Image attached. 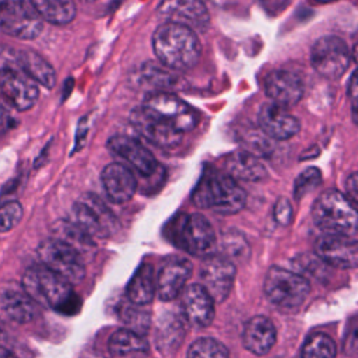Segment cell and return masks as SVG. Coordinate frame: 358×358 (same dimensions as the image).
<instances>
[{
    "mask_svg": "<svg viewBox=\"0 0 358 358\" xmlns=\"http://www.w3.org/2000/svg\"><path fill=\"white\" fill-rule=\"evenodd\" d=\"M6 119H7V110H6V108H4V106L1 105V102H0V124L4 123Z\"/></svg>",
    "mask_w": 358,
    "mask_h": 358,
    "instance_id": "f6af8a7d",
    "label": "cell"
},
{
    "mask_svg": "<svg viewBox=\"0 0 358 358\" xmlns=\"http://www.w3.org/2000/svg\"><path fill=\"white\" fill-rule=\"evenodd\" d=\"M274 218L281 225H288L292 220V207L287 197H280L274 206Z\"/></svg>",
    "mask_w": 358,
    "mask_h": 358,
    "instance_id": "74e56055",
    "label": "cell"
},
{
    "mask_svg": "<svg viewBox=\"0 0 358 358\" xmlns=\"http://www.w3.org/2000/svg\"><path fill=\"white\" fill-rule=\"evenodd\" d=\"M0 312L15 323H28L36 315V303L25 289L14 284L4 285L0 289Z\"/></svg>",
    "mask_w": 358,
    "mask_h": 358,
    "instance_id": "603a6c76",
    "label": "cell"
},
{
    "mask_svg": "<svg viewBox=\"0 0 358 358\" xmlns=\"http://www.w3.org/2000/svg\"><path fill=\"white\" fill-rule=\"evenodd\" d=\"M192 273V263L185 257L172 256L159 268L155 280V292L162 301L175 299L185 288Z\"/></svg>",
    "mask_w": 358,
    "mask_h": 358,
    "instance_id": "d6986e66",
    "label": "cell"
},
{
    "mask_svg": "<svg viewBox=\"0 0 358 358\" xmlns=\"http://www.w3.org/2000/svg\"><path fill=\"white\" fill-rule=\"evenodd\" d=\"M206 7H214V8H227L234 3V0H200Z\"/></svg>",
    "mask_w": 358,
    "mask_h": 358,
    "instance_id": "7bdbcfd3",
    "label": "cell"
},
{
    "mask_svg": "<svg viewBox=\"0 0 358 358\" xmlns=\"http://www.w3.org/2000/svg\"><path fill=\"white\" fill-rule=\"evenodd\" d=\"M143 106L162 117L180 133L194 129L199 123L197 112L172 92H152L145 98Z\"/></svg>",
    "mask_w": 358,
    "mask_h": 358,
    "instance_id": "8fae6325",
    "label": "cell"
},
{
    "mask_svg": "<svg viewBox=\"0 0 358 358\" xmlns=\"http://www.w3.org/2000/svg\"><path fill=\"white\" fill-rule=\"evenodd\" d=\"M348 95H350V99H351L352 117H354V122H357V76H355V71L351 74L350 87H348Z\"/></svg>",
    "mask_w": 358,
    "mask_h": 358,
    "instance_id": "60d3db41",
    "label": "cell"
},
{
    "mask_svg": "<svg viewBox=\"0 0 358 358\" xmlns=\"http://www.w3.org/2000/svg\"><path fill=\"white\" fill-rule=\"evenodd\" d=\"M187 358H229V352L227 347L218 340L211 337H201L190 345Z\"/></svg>",
    "mask_w": 358,
    "mask_h": 358,
    "instance_id": "836d02e7",
    "label": "cell"
},
{
    "mask_svg": "<svg viewBox=\"0 0 358 358\" xmlns=\"http://www.w3.org/2000/svg\"><path fill=\"white\" fill-rule=\"evenodd\" d=\"M168 238L185 252L210 257L215 249V234L210 221L201 214H178L168 224Z\"/></svg>",
    "mask_w": 358,
    "mask_h": 358,
    "instance_id": "5b68a950",
    "label": "cell"
},
{
    "mask_svg": "<svg viewBox=\"0 0 358 358\" xmlns=\"http://www.w3.org/2000/svg\"><path fill=\"white\" fill-rule=\"evenodd\" d=\"M322 182V173L320 169L316 166H309L303 169L298 178L295 179V186H294V196L296 199L305 196L306 193L312 192L316 189Z\"/></svg>",
    "mask_w": 358,
    "mask_h": 358,
    "instance_id": "e575fe53",
    "label": "cell"
},
{
    "mask_svg": "<svg viewBox=\"0 0 358 358\" xmlns=\"http://www.w3.org/2000/svg\"><path fill=\"white\" fill-rule=\"evenodd\" d=\"M84 1H95V0H84Z\"/></svg>",
    "mask_w": 358,
    "mask_h": 358,
    "instance_id": "7dc6e473",
    "label": "cell"
},
{
    "mask_svg": "<svg viewBox=\"0 0 358 358\" xmlns=\"http://www.w3.org/2000/svg\"><path fill=\"white\" fill-rule=\"evenodd\" d=\"M152 49L162 66L176 71L196 66L201 53L197 34L172 22H164L154 31Z\"/></svg>",
    "mask_w": 358,
    "mask_h": 358,
    "instance_id": "6da1fadb",
    "label": "cell"
},
{
    "mask_svg": "<svg viewBox=\"0 0 358 358\" xmlns=\"http://www.w3.org/2000/svg\"><path fill=\"white\" fill-rule=\"evenodd\" d=\"M317 257L338 268H354L357 266V242L354 238L324 234L315 242Z\"/></svg>",
    "mask_w": 358,
    "mask_h": 358,
    "instance_id": "2e32d148",
    "label": "cell"
},
{
    "mask_svg": "<svg viewBox=\"0 0 358 358\" xmlns=\"http://www.w3.org/2000/svg\"><path fill=\"white\" fill-rule=\"evenodd\" d=\"M22 288L35 303L73 315L80 309V298L71 284L43 264L29 267L22 277Z\"/></svg>",
    "mask_w": 358,
    "mask_h": 358,
    "instance_id": "7a4b0ae2",
    "label": "cell"
},
{
    "mask_svg": "<svg viewBox=\"0 0 358 358\" xmlns=\"http://www.w3.org/2000/svg\"><path fill=\"white\" fill-rule=\"evenodd\" d=\"M126 294L133 305H147L155 295V274L151 264H143L127 284Z\"/></svg>",
    "mask_w": 358,
    "mask_h": 358,
    "instance_id": "4316f807",
    "label": "cell"
},
{
    "mask_svg": "<svg viewBox=\"0 0 358 358\" xmlns=\"http://www.w3.org/2000/svg\"><path fill=\"white\" fill-rule=\"evenodd\" d=\"M257 122L262 131L274 140H287L298 134L301 124L299 120L288 113L285 108L273 102L263 103L257 113Z\"/></svg>",
    "mask_w": 358,
    "mask_h": 358,
    "instance_id": "ffe728a7",
    "label": "cell"
},
{
    "mask_svg": "<svg viewBox=\"0 0 358 358\" xmlns=\"http://www.w3.org/2000/svg\"><path fill=\"white\" fill-rule=\"evenodd\" d=\"M15 60L17 67L36 84H41L45 88H53V85L56 84L55 69L39 53L28 49H21L17 50Z\"/></svg>",
    "mask_w": 358,
    "mask_h": 358,
    "instance_id": "d4e9b609",
    "label": "cell"
},
{
    "mask_svg": "<svg viewBox=\"0 0 358 358\" xmlns=\"http://www.w3.org/2000/svg\"><path fill=\"white\" fill-rule=\"evenodd\" d=\"M264 91L273 103L288 108L302 99L303 83L289 70H274L264 80Z\"/></svg>",
    "mask_w": 358,
    "mask_h": 358,
    "instance_id": "ac0fdd59",
    "label": "cell"
},
{
    "mask_svg": "<svg viewBox=\"0 0 358 358\" xmlns=\"http://www.w3.org/2000/svg\"><path fill=\"white\" fill-rule=\"evenodd\" d=\"M185 324L180 317L172 313L165 315L158 324V331L155 336V344L164 354L172 352L183 340Z\"/></svg>",
    "mask_w": 358,
    "mask_h": 358,
    "instance_id": "f1b7e54d",
    "label": "cell"
},
{
    "mask_svg": "<svg viewBox=\"0 0 358 358\" xmlns=\"http://www.w3.org/2000/svg\"><path fill=\"white\" fill-rule=\"evenodd\" d=\"M260 4L264 7V10L270 14H277L280 13L288 0H259Z\"/></svg>",
    "mask_w": 358,
    "mask_h": 358,
    "instance_id": "b9f144b4",
    "label": "cell"
},
{
    "mask_svg": "<svg viewBox=\"0 0 358 358\" xmlns=\"http://www.w3.org/2000/svg\"><path fill=\"white\" fill-rule=\"evenodd\" d=\"M182 310L186 320L196 327H207L214 319V301L200 284L182 291Z\"/></svg>",
    "mask_w": 358,
    "mask_h": 358,
    "instance_id": "44dd1931",
    "label": "cell"
},
{
    "mask_svg": "<svg viewBox=\"0 0 358 358\" xmlns=\"http://www.w3.org/2000/svg\"><path fill=\"white\" fill-rule=\"evenodd\" d=\"M225 168L231 178L257 182L267 176L264 165L256 154L250 151H235L225 158Z\"/></svg>",
    "mask_w": 358,
    "mask_h": 358,
    "instance_id": "484cf974",
    "label": "cell"
},
{
    "mask_svg": "<svg viewBox=\"0 0 358 358\" xmlns=\"http://www.w3.org/2000/svg\"><path fill=\"white\" fill-rule=\"evenodd\" d=\"M15 53L17 50L6 46V45H0V70L7 69V67H17V60H15Z\"/></svg>",
    "mask_w": 358,
    "mask_h": 358,
    "instance_id": "f35d334b",
    "label": "cell"
},
{
    "mask_svg": "<svg viewBox=\"0 0 358 358\" xmlns=\"http://www.w3.org/2000/svg\"><path fill=\"white\" fill-rule=\"evenodd\" d=\"M122 319L127 323L130 330H133L138 334H143L144 330H147V327L150 324V315L136 306L124 308Z\"/></svg>",
    "mask_w": 358,
    "mask_h": 358,
    "instance_id": "8d00e7d4",
    "label": "cell"
},
{
    "mask_svg": "<svg viewBox=\"0 0 358 358\" xmlns=\"http://www.w3.org/2000/svg\"><path fill=\"white\" fill-rule=\"evenodd\" d=\"M0 94L17 110L31 109L39 98L36 83L15 67L0 70Z\"/></svg>",
    "mask_w": 358,
    "mask_h": 358,
    "instance_id": "5bb4252c",
    "label": "cell"
},
{
    "mask_svg": "<svg viewBox=\"0 0 358 358\" xmlns=\"http://www.w3.org/2000/svg\"><path fill=\"white\" fill-rule=\"evenodd\" d=\"M0 358H17L10 350L0 345Z\"/></svg>",
    "mask_w": 358,
    "mask_h": 358,
    "instance_id": "ee69618b",
    "label": "cell"
},
{
    "mask_svg": "<svg viewBox=\"0 0 358 358\" xmlns=\"http://www.w3.org/2000/svg\"><path fill=\"white\" fill-rule=\"evenodd\" d=\"M1 32L20 39H34L42 32V18L32 0H0Z\"/></svg>",
    "mask_w": 358,
    "mask_h": 358,
    "instance_id": "9c48e42d",
    "label": "cell"
},
{
    "mask_svg": "<svg viewBox=\"0 0 358 358\" xmlns=\"http://www.w3.org/2000/svg\"><path fill=\"white\" fill-rule=\"evenodd\" d=\"M138 81L155 90V92H169V90L178 85V77H175L165 66H158L154 63H145L138 71Z\"/></svg>",
    "mask_w": 358,
    "mask_h": 358,
    "instance_id": "4dcf8cb0",
    "label": "cell"
},
{
    "mask_svg": "<svg viewBox=\"0 0 358 358\" xmlns=\"http://www.w3.org/2000/svg\"><path fill=\"white\" fill-rule=\"evenodd\" d=\"M71 221L94 238H108L116 232L119 222L108 206L95 194H83L71 208Z\"/></svg>",
    "mask_w": 358,
    "mask_h": 358,
    "instance_id": "52a82bcc",
    "label": "cell"
},
{
    "mask_svg": "<svg viewBox=\"0 0 358 358\" xmlns=\"http://www.w3.org/2000/svg\"><path fill=\"white\" fill-rule=\"evenodd\" d=\"M130 122L141 137L159 148L176 147L183 137V133L143 105L131 110Z\"/></svg>",
    "mask_w": 358,
    "mask_h": 358,
    "instance_id": "7c38bea8",
    "label": "cell"
},
{
    "mask_svg": "<svg viewBox=\"0 0 358 358\" xmlns=\"http://www.w3.org/2000/svg\"><path fill=\"white\" fill-rule=\"evenodd\" d=\"M157 13L166 22L186 27L193 32H204L210 25L208 8L200 0H161Z\"/></svg>",
    "mask_w": 358,
    "mask_h": 358,
    "instance_id": "4fadbf2b",
    "label": "cell"
},
{
    "mask_svg": "<svg viewBox=\"0 0 358 358\" xmlns=\"http://www.w3.org/2000/svg\"><path fill=\"white\" fill-rule=\"evenodd\" d=\"M22 218V206L18 201H8L0 206V232L11 231Z\"/></svg>",
    "mask_w": 358,
    "mask_h": 358,
    "instance_id": "d590c367",
    "label": "cell"
},
{
    "mask_svg": "<svg viewBox=\"0 0 358 358\" xmlns=\"http://www.w3.org/2000/svg\"><path fill=\"white\" fill-rule=\"evenodd\" d=\"M336 354L333 338L323 333L309 336L301 348V358H336Z\"/></svg>",
    "mask_w": 358,
    "mask_h": 358,
    "instance_id": "d6a6232c",
    "label": "cell"
},
{
    "mask_svg": "<svg viewBox=\"0 0 358 358\" xmlns=\"http://www.w3.org/2000/svg\"><path fill=\"white\" fill-rule=\"evenodd\" d=\"M42 21L56 25H66L76 17L74 0H32Z\"/></svg>",
    "mask_w": 358,
    "mask_h": 358,
    "instance_id": "83f0119b",
    "label": "cell"
},
{
    "mask_svg": "<svg viewBox=\"0 0 358 358\" xmlns=\"http://www.w3.org/2000/svg\"><path fill=\"white\" fill-rule=\"evenodd\" d=\"M55 238L66 242L71 248H74L80 255L88 253L94 249V239L85 234L80 227H77L73 221H57L53 225Z\"/></svg>",
    "mask_w": 358,
    "mask_h": 358,
    "instance_id": "f546056e",
    "label": "cell"
},
{
    "mask_svg": "<svg viewBox=\"0 0 358 358\" xmlns=\"http://www.w3.org/2000/svg\"><path fill=\"white\" fill-rule=\"evenodd\" d=\"M101 179L108 197L113 203L122 204L134 196L137 182L126 165L119 162L108 164L101 173Z\"/></svg>",
    "mask_w": 358,
    "mask_h": 358,
    "instance_id": "7402d4cb",
    "label": "cell"
},
{
    "mask_svg": "<svg viewBox=\"0 0 358 358\" xmlns=\"http://www.w3.org/2000/svg\"><path fill=\"white\" fill-rule=\"evenodd\" d=\"M345 189H347V199L355 206L357 203V196H358V180H357V173L352 172L345 182Z\"/></svg>",
    "mask_w": 358,
    "mask_h": 358,
    "instance_id": "ab89813d",
    "label": "cell"
},
{
    "mask_svg": "<svg viewBox=\"0 0 358 358\" xmlns=\"http://www.w3.org/2000/svg\"><path fill=\"white\" fill-rule=\"evenodd\" d=\"M106 145L113 154L127 161L140 175L150 176L157 172L158 161L138 140L124 134H115L108 140Z\"/></svg>",
    "mask_w": 358,
    "mask_h": 358,
    "instance_id": "e0dca14e",
    "label": "cell"
},
{
    "mask_svg": "<svg viewBox=\"0 0 358 358\" xmlns=\"http://www.w3.org/2000/svg\"><path fill=\"white\" fill-rule=\"evenodd\" d=\"M277 340L273 322L266 316H253L243 329V347L255 355L267 354Z\"/></svg>",
    "mask_w": 358,
    "mask_h": 358,
    "instance_id": "cb8c5ba5",
    "label": "cell"
},
{
    "mask_svg": "<svg viewBox=\"0 0 358 358\" xmlns=\"http://www.w3.org/2000/svg\"><path fill=\"white\" fill-rule=\"evenodd\" d=\"M351 62L347 43L334 35L319 38L310 49L312 67L330 80L341 77Z\"/></svg>",
    "mask_w": 358,
    "mask_h": 358,
    "instance_id": "30bf717a",
    "label": "cell"
},
{
    "mask_svg": "<svg viewBox=\"0 0 358 358\" xmlns=\"http://www.w3.org/2000/svg\"><path fill=\"white\" fill-rule=\"evenodd\" d=\"M264 292L274 306L292 312L302 306L310 292V285L305 277L273 266L264 278Z\"/></svg>",
    "mask_w": 358,
    "mask_h": 358,
    "instance_id": "8992f818",
    "label": "cell"
},
{
    "mask_svg": "<svg viewBox=\"0 0 358 358\" xmlns=\"http://www.w3.org/2000/svg\"><path fill=\"white\" fill-rule=\"evenodd\" d=\"M108 347L113 355H126L131 352L145 351L147 343L141 334L130 329H120L110 336Z\"/></svg>",
    "mask_w": 358,
    "mask_h": 358,
    "instance_id": "1f68e13d",
    "label": "cell"
},
{
    "mask_svg": "<svg viewBox=\"0 0 358 358\" xmlns=\"http://www.w3.org/2000/svg\"><path fill=\"white\" fill-rule=\"evenodd\" d=\"M0 32H1V27H0Z\"/></svg>",
    "mask_w": 358,
    "mask_h": 358,
    "instance_id": "c3c4849f",
    "label": "cell"
},
{
    "mask_svg": "<svg viewBox=\"0 0 358 358\" xmlns=\"http://www.w3.org/2000/svg\"><path fill=\"white\" fill-rule=\"evenodd\" d=\"M312 218L324 234L352 238L357 232L355 206L338 190L323 192L312 206Z\"/></svg>",
    "mask_w": 358,
    "mask_h": 358,
    "instance_id": "277c9868",
    "label": "cell"
},
{
    "mask_svg": "<svg viewBox=\"0 0 358 358\" xmlns=\"http://www.w3.org/2000/svg\"><path fill=\"white\" fill-rule=\"evenodd\" d=\"M235 266L227 257L210 256L201 266V287L214 302H222L229 295L235 281Z\"/></svg>",
    "mask_w": 358,
    "mask_h": 358,
    "instance_id": "9a60e30c",
    "label": "cell"
},
{
    "mask_svg": "<svg viewBox=\"0 0 358 358\" xmlns=\"http://www.w3.org/2000/svg\"><path fill=\"white\" fill-rule=\"evenodd\" d=\"M192 201L218 214H236L246 203L245 190L228 173H206L192 193Z\"/></svg>",
    "mask_w": 358,
    "mask_h": 358,
    "instance_id": "3957f363",
    "label": "cell"
},
{
    "mask_svg": "<svg viewBox=\"0 0 358 358\" xmlns=\"http://www.w3.org/2000/svg\"><path fill=\"white\" fill-rule=\"evenodd\" d=\"M38 256L45 267L67 280L70 284L80 282L85 275V266L81 255L55 236L39 243Z\"/></svg>",
    "mask_w": 358,
    "mask_h": 358,
    "instance_id": "ba28073f",
    "label": "cell"
},
{
    "mask_svg": "<svg viewBox=\"0 0 358 358\" xmlns=\"http://www.w3.org/2000/svg\"><path fill=\"white\" fill-rule=\"evenodd\" d=\"M312 1H316V3H330V1H334V0H312Z\"/></svg>",
    "mask_w": 358,
    "mask_h": 358,
    "instance_id": "bcb514c9",
    "label": "cell"
}]
</instances>
